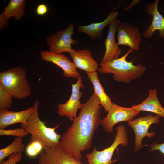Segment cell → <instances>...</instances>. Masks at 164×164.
<instances>
[{
    "mask_svg": "<svg viewBox=\"0 0 164 164\" xmlns=\"http://www.w3.org/2000/svg\"><path fill=\"white\" fill-rule=\"evenodd\" d=\"M102 107L94 92L85 103L82 104L78 115L61 135L58 148L81 161V152L91 148L94 134L101 124Z\"/></svg>",
    "mask_w": 164,
    "mask_h": 164,
    "instance_id": "obj_1",
    "label": "cell"
},
{
    "mask_svg": "<svg viewBox=\"0 0 164 164\" xmlns=\"http://www.w3.org/2000/svg\"><path fill=\"white\" fill-rule=\"evenodd\" d=\"M134 50L129 49L121 57L111 61L101 62L97 70L101 73H111L115 81L128 83L131 81L142 76L146 68L141 64L134 65L128 62L126 58Z\"/></svg>",
    "mask_w": 164,
    "mask_h": 164,
    "instance_id": "obj_2",
    "label": "cell"
},
{
    "mask_svg": "<svg viewBox=\"0 0 164 164\" xmlns=\"http://www.w3.org/2000/svg\"><path fill=\"white\" fill-rule=\"evenodd\" d=\"M39 104V101L36 100L33 105L34 108L33 112L25 124H20L21 127L31 135V142L39 141L43 145L44 148L57 147L61 135L56 132L55 130L60 124L54 128L46 126V122L41 121L39 117L38 108Z\"/></svg>",
    "mask_w": 164,
    "mask_h": 164,
    "instance_id": "obj_3",
    "label": "cell"
},
{
    "mask_svg": "<svg viewBox=\"0 0 164 164\" xmlns=\"http://www.w3.org/2000/svg\"><path fill=\"white\" fill-rule=\"evenodd\" d=\"M24 69L20 67L0 73V84L15 99L22 100L29 96L31 87Z\"/></svg>",
    "mask_w": 164,
    "mask_h": 164,
    "instance_id": "obj_4",
    "label": "cell"
},
{
    "mask_svg": "<svg viewBox=\"0 0 164 164\" xmlns=\"http://www.w3.org/2000/svg\"><path fill=\"white\" fill-rule=\"evenodd\" d=\"M116 130L115 139L110 146L101 151L97 150L95 146L91 153L85 155L88 162L87 164H114L117 161V159L111 160L114 152L120 145L122 147L127 146L128 144V138L125 126L119 125L116 127Z\"/></svg>",
    "mask_w": 164,
    "mask_h": 164,
    "instance_id": "obj_5",
    "label": "cell"
},
{
    "mask_svg": "<svg viewBox=\"0 0 164 164\" xmlns=\"http://www.w3.org/2000/svg\"><path fill=\"white\" fill-rule=\"evenodd\" d=\"M74 24L70 23L64 30H60L55 34L48 36L46 39L49 51L56 54L64 52L69 53L72 50V45H76L79 41L72 39L74 33Z\"/></svg>",
    "mask_w": 164,
    "mask_h": 164,
    "instance_id": "obj_6",
    "label": "cell"
},
{
    "mask_svg": "<svg viewBox=\"0 0 164 164\" xmlns=\"http://www.w3.org/2000/svg\"><path fill=\"white\" fill-rule=\"evenodd\" d=\"M160 118L157 115L149 114L128 121V125L132 128L135 135L134 152L142 148L144 145L142 141L145 137L150 138L155 135L154 132L149 133L148 129L152 124L159 123Z\"/></svg>",
    "mask_w": 164,
    "mask_h": 164,
    "instance_id": "obj_7",
    "label": "cell"
},
{
    "mask_svg": "<svg viewBox=\"0 0 164 164\" xmlns=\"http://www.w3.org/2000/svg\"><path fill=\"white\" fill-rule=\"evenodd\" d=\"M80 88L83 89L84 86L82 77L80 75L76 84H72L71 94L69 100L64 103L57 104V113L59 116L67 117L71 121H73L77 117L78 110L81 109L82 106L80 99L83 93L80 91Z\"/></svg>",
    "mask_w": 164,
    "mask_h": 164,
    "instance_id": "obj_8",
    "label": "cell"
},
{
    "mask_svg": "<svg viewBox=\"0 0 164 164\" xmlns=\"http://www.w3.org/2000/svg\"><path fill=\"white\" fill-rule=\"evenodd\" d=\"M139 112L132 107L126 108L112 102L111 108L107 115L101 121V124L105 132H113V127L118 122L129 121L138 114Z\"/></svg>",
    "mask_w": 164,
    "mask_h": 164,
    "instance_id": "obj_9",
    "label": "cell"
},
{
    "mask_svg": "<svg viewBox=\"0 0 164 164\" xmlns=\"http://www.w3.org/2000/svg\"><path fill=\"white\" fill-rule=\"evenodd\" d=\"M117 31L118 45L127 46L133 50H139L142 36L137 27L127 22H120Z\"/></svg>",
    "mask_w": 164,
    "mask_h": 164,
    "instance_id": "obj_10",
    "label": "cell"
},
{
    "mask_svg": "<svg viewBox=\"0 0 164 164\" xmlns=\"http://www.w3.org/2000/svg\"><path fill=\"white\" fill-rule=\"evenodd\" d=\"M38 164H83L60 150L58 146L45 147L39 154Z\"/></svg>",
    "mask_w": 164,
    "mask_h": 164,
    "instance_id": "obj_11",
    "label": "cell"
},
{
    "mask_svg": "<svg viewBox=\"0 0 164 164\" xmlns=\"http://www.w3.org/2000/svg\"><path fill=\"white\" fill-rule=\"evenodd\" d=\"M40 56L43 60L52 62L61 68L63 70V75L64 77L76 79L80 75L73 63L63 54H56L49 50H44L41 52Z\"/></svg>",
    "mask_w": 164,
    "mask_h": 164,
    "instance_id": "obj_12",
    "label": "cell"
},
{
    "mask_svg": "<svg viewBox=\"0 0 164 164\" xmlns=\"http://www.w3.org/2000/svg\"><path fill=\"white\" fill-rule=\"evenodd\" d=\"M158 0H155L153 3L147 4L145 6L146 13L151 15L152 17L151 24L143 34V36L145 38H152L154 32L158 30L159 37L164 39V18L158 11Z\"/></svg>",
    "mask_w": 164,
    "mask_h": 164,
    "instance_id": "obj_13",
    "label": "cell"
},
{
    "mask_svg": "<svg viewBox=\"0 0 164 164\" xmlns=\"http://www.w3.org/2000/svg\"><path fill=\"white\" fill-rule=\"evenodd\" d=\"M120 22V21L116 19L109 25L108 34L104 40L105 52L101 59V62L117 59L121 53V50L115 40L116 32Z\"/></svg>",
    "mask_w": 164,
    "mask_h": 164,
    "instance_id": "obj_14",
    "label": "cell"
},
{
    "mask_svg": "<svg viewBox=\"0 0 164 164\" xmlns=\"http://www.w3.org/2000/svg\"><path fill=\"white\" fill-rule=\"evenodd\" d=\"M34 107L18 111L8 109L0 110V129H5L8 126L17 123L25 125L33 112Z\"/></svg>",
    "mask_w": 164,
    "mask_h": 164,
    "instance_id": "obj_15",
    "label": "cell"
},
{
    "mask_svg": "<svg viewBox=\"0 0 164 164\" xmlns=\"http://www.w3.org/2000/svg\"><path fill=\"white\" fill-rule=\"evenodd\" d=\"M69 53L76 68L92 72L96 71L99 67V64L93 58L91 52L88 50L72 49Z\"/></svg>",
    "mask_w": 164,
    "mask_h": 164,
    "instance_id": "obj_16",
    "label": "cell"
},
{
    "mask_svg": "<svg viewBox=\"0 0 164 164\" xmlns=\"http://www.w3.org/2000/svg\"><path fill=\"white\" fill-rule=\"evenodd\" d=\"M26 6L25 0H10L4 10L0 15V29L1 30L8 24L9 19L14 17L19 20L25 15L24 9Z\"/></svg>",
    "mask_w": 164,
    "mask_h": 164,
    "instance_id": "obj_17",
    "label": "cell"
},
{
    "mask_svg": "<svg viewBox=\"0 0 164 164\" xmlns=\"http://www.w3.org/2000/svg\"><path fill=\"white\" fill-rule=\"evenodd\" d=\"M132 107L135 110L153 113L160 117H164V108L161 105L158 98L156 89H150L147 97L142 102Z\"/></svg>",
    "mask_w": 164,
    "mask_h": 164,
    "instance_id": "obj_18",
    "label": "cell"
},
{
    "mask_svg": "<svg viewBox=\"0 0 164 164\" xmlns=\"http://www.w3.org/2000/svg\"><path fill=\"white\" fill-rule=\"evenodd\" d=\"M87 73L89 80L93 85L94 93L97 97L100 104L104 108L105 112H109L111 108L112 102L101 84L97 73L94 71Z\"/></svg>",
    "mask_w": 164,
    "mask_h": 164,
    "instance_id": "obj_19",
    "label": "cell"
},
{
    "mask_svg": "<svg viewBox=\"0 0 164 164\" xmlns=\"http://www.w3.org/2000/svg\"><path fill=\"white\" fill-rule=\"evenodd\" d=\"M24 149L22 138L16 137L10 144L0 150V162L13 153L22 152Z\"/></svg>",
    "mask_w": 164,
    "mask_h": 164,
    "instance_id": "obj_20",
    "label": "cell"
},
{
    "mask_svg": "<svg viewBox=\"0 0 164 164\" xmlns=\"http://www.w3.org/2000/svg\"><path fill=\"white\" fill-rule=\"evenodd\" d=\"M44 148L41 142L36 140L31 141L26 147V153L29 157H34L39 154Z\"/></svg>",
    "mask_w": 164,
    "mask_h": 164,
    "instance_id": "obj_21",
    "label": "cell"
},
{
    "mask_svg": "<svg viewBox=\"0 0 164 164\" xmlns=\"http://www.w3.org/2000/svg\"><path fill=\"white\" fill-rule=\"evenodd\" d=\"M118 14V12L112 11L110 12L104 20L100 22L97 23L96 29L99 39H101L103 37L102 31L104 28L116 19Z\"/></svg>",
    "mask_w": 164,
    "mask_h": 164,
    "instance_id": "obj_22",
    "label": "cell"
},
{
    "mask_svg": "<svg viewBox=\"0 0 164 164\" xmlns=\"http://www.w3.org/2000/svg\"><path fill=\"white\" fill-rule=\"evenodd\" d=\"M12 97L0 84V110L8 109L12 103Z\"/></svg>",
    "mask_w": 164,
    "mask_h": 164,
    "instance_id": "obj_23",
    "label": "cell"
},
{
    "mask_svg": "<svg viewBox=\"0 0 164 164\" xmlns=\"http://www.w3.org/2000/svg\"><path fill=\"white\" fill-rule=\"evenodd\" d=\"M97 23H92L86 26L79 25L77 27V31L87 34L92 39H99L96 29Z\"/></svg>",
    "mask_w": 164,
    "mask_h": 164,
    "instance_id": "obj_24",
    "label": "cell"
},
{
    "mask_svg": "<svg viewBox=\"0 0 164 164\" xmlns=\"http://www.w3.org/2000/svg\"><path fill=\"white\" fill-rule=\"evenodd\" d=\"M29 133L22 128L5 130L0 129V136L10 135L22 138L27 136Z\"/></svg>",
    "mask_w": 164,
    "mask_h": 164,
    "instance_id": "obj_25",
    "label": "cell"
},
{
    "mask_svg": "<svg viewBox=\"0 0 164 164\" xmlns=\"http://www.w3.org/2000/svg\"><path fill=\"white\" fill-rule=\"evenodd\" d=\"M22 152L15 153L8 156L6 160L3 159L0 161V164H16L22 160Z\"/></svg>",
    "mask_w": 164,
    "mask_h": 164,
    "instance_id": "obj_26",
    "label": "cell"
},
{
    "mask_svg": "<svg viewBox=\"0 0 164 164\" xmlns=\"http://www.w3.org/2000/svg\"><path fill=\"white\" fill-rule=\"evenodd\" d=\"M48 11V8L47 5L44 3H41L37 7L36 12L37 15L43 16L46 15Z\"/></svg>",
    "mask_w": 164,
    "mask_h": 164,
    "instance_id": "obj_27",
    "label": "cell"
},
{
    "mask_svg": "<svg viewBox=\"0 0 164 164\" xmlns=\"http://www.w3.org/2000/svg\"><path fill=\"white\" fill-rule=\"evenodd\" d=\"M150 151L159 150L164 155V142L162 144H158L155 142L150 145Z\"/></svg>",
    "mask_w": 164,
    "mask_h": 164,
    "instance_id": "obj_28",
    "label": "cell"
},
{
    "mask_svg": "<svg viewBox=\"0 0 164 164\" xmlns=\"http://www.w3.org/2000/svg\"><path fill=\"white\" fill-rule=\"evenodd\" d=\"M140 0H133L132 3L130 4L129 7L125 8V11H127L128 10L131 9V8L134 6L135 5L140 2Z\"/></svg>",
    "mask_w": 164,
    "mask_h": 164,
    "instance_id": "obj_29",
    "label": "cell"
}]
</instances>
